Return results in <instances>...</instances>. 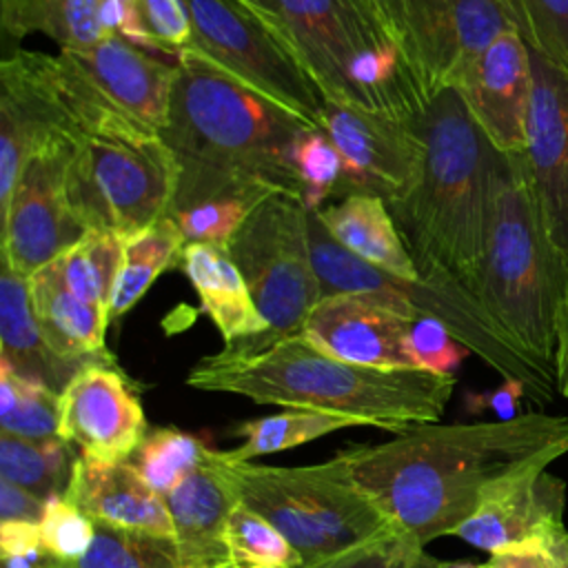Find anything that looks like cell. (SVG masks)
Instances as JSON below:
<instances>
[{
  "mask_svg": "<svg viewBox=\"0 0 568 568\" xmlns=\"http://www.w3.org/2000/svg\"><path fill=\"white\" fill-rule=\"evenodd\" d=\"M550 568H568V530H564L550 546Z\"/></svg>",
  "mask_w": 568,
  "mask_h": 568,
  "instance_id": "obj_48",
  "label": "cell"
},
{
  "mask_svg": "<svg viewBox=\"0 0 568 568\" xmlns=\"http://www.w3.org/2000/svg\"><path fill=\"white\" fill-rule=\"evenodd\" d=\"M144 433V408L113 359L82 366L62 388L58 437L78 446L80 455L104 462L131 459Z\"/></svg>",
  "mask_w": 568,
  "mask_h": 568,
  "instance_id": "obj_17",
  "label": "cell"
},
{
  "mask_svg": "<svg viewBox=\"0 0 568 568\" xmlns=\"http://www.w3.org/2000/svg\"><path fill=\"white\" fill-rule=\"evenodd\" d=\"M71 466L64 439H27L0 430V479L49 499L51 495H64Z\"/></svg>",
  "mask_w": 568,
  "mask_h": 568,
  "instance_id": "obj_32",
  "label": "cell"
},
{
  "mask_svg": "<svg viewBox=\"0 0 568 568\" xmlns=\"http://www.w3.org/2000/svg\"><path fill=\"white\" fill-rule=\"evenodd\" d=\"M122 237L113 233L89 231L75 246L51 262L64 286L82 302L98 308L109 322L111 293L122 262Z\"/></svg>",
  "mask_w": 568,
  "mask_h": 568,
  "instance_id": "obj_30",
  "label": "cell"
},
{
  "mask_svg": "<svg viewBox=\"0 0 568 568\" xmlns=\"http://www.w3.org/2000/svg\"><path fill=\"white\" fill-rule=\"evenodd\" d=\"M244 2H246V4H251L253 9H257L260 13H264L271 22H275L280 29H284V31H286L277 0H244Z\"/></svg>",
  "mask_w": 568,
  "mask_h": 568,
  "instance_id": "obj_49",
  "label": "cell"
},
{
  "mask_svg": "<svg viewBox=\"0 0 568 568\" xmlns=\"http://www.w3.org/2000/svg\"><path fill=\"white\" fill-rule=\"evenodd\" d=\"M180 162L158 133H93L73 144L67 195L89 231L122 240L166 217Z\"/></svg>",
  "mask_w": 568,
  "mask_h": 568,
  "instance_id": "obj_10",
  "label": "cell"
},
{
  "mask_svg": "<svg viewBox=\"0 0 568 568\" xmlns=\"http://www.w3.org/2000/svg\"><path fill=\"white\" fill-rule=\"evenodd\" d=\"M530 51L568 73V0H497Z\"/></svg>",
  "mask_w": 568,
  "mask_h": 568,
  "instance_id": "obj_36",
  "label": "cell"
},
{
  "mask_svg": "<svg viewBox=\"0 0 568 568\" xmlns=\"http://www.w3.org/2000/svg\"><path fill=\"white\" fill-rule=\"evenodd\" d=\"M226 544L240 568H302V559L291 541L240 499L229 515Z\"/></svg>",
  "mask_w": 568,
  "mask_h": 568,
  "instance_id": "obj_37",
  "label": "cell"
},
{
  "mask_svg": "<svg viewBox=\"0 0 568 568\" xmlns=\"http://www.w3.org/2000/svg\"><path fill=\"white\" fill-rule=\"evenodd\" d=\"M255 568H271V566H255Z\"/></svg>",
  "mask_w": 568,
  "mask_h": 568,
  "instance_id": "obj_52",
  "label": "cell"
},
{
  "mask_svg": "<svg viewBox=\"0 0 568 568\" xmlns=\"http://www.w3.org/2000/svg\"><path fill=\"white\" fill-rule=\"evenodd\" d=\"M175 64L169 124L162 131L180 162L171 204L229 189L302 200L293 153L297 140L317 126L191 49Z\"/></svg>",
  "mask_w": 568,
  "mask_h": 568,
  "instance_id": "obj_2",
  "label": "cell"
},
{
  "mask_svg": "<svg viewBox=\"0 0 568 568\" xmlns=\"http://www.w3.org/2000/svg\"><path fill=\"white\" fill-rule=\"evenodd\" d=\"M38 526L44 555L60 561H71L84 555L95 535V521L64 495H51L47 499Z\"/></svg>",
  "mask_w": 568,
  "mask_h": 568,
  "instance_id": "obj_40",
  "label": "cell"
},
{
  "mask_svg": "<svg viewBox=\"0 0 568 568\" xmlns=\"http://www.w3.org/2000/svg\"><path fill=\"white\" fill-rule=\"evenodd\" d=\"M268 331L260 337L226 344L251 353L302 331L311 308L324 297L308 246V211L302 200L268 195L229 242Z\"/></svg>",
  "mask_w": 568,
  "mask_h": 568,
  "instance_id": "obj_11",
  "label": "cell"
},
{
  "mask_svg": "<svg viewBox=\"0 0 568 568\" xmlns=\"http://www.w3.org/2000/svg\"><path fill=\"white\" fill-rule=\"evenodd\" d=\"M29 295L36 320L55 357L73 368L111 359L104 348L111 322L98 308L75 297L53 264L42 266L29 277Z\"/></svg>",
  "mask_w": 568,
  "mask_h": 568,
  "instance_id": "obj_24",
  "label": "cell"
},
{
  "mask_svg": "<svg viewBox=\"0 0 568 568\" xmlns=\"http://www.w3.org/2000/svg\"><path fill=\"white\" fill-rule=\"evenodd\" d=\"M206 455L209 446H204L197 437L178 428H158L142 439L131 462L151 484V488L164 497L191 470L204 464Z\"/></svg>",
  "mask_w": 568,
  "mask_h": 568,
  "instance_id": "obj_35",
  "label": "cell"
},
{
  "mask_svg": "<svg viewBox=\"0 0 568 568\" xmlns=\"http://www.w3.org/2000/svg\"><path fill=\"white\" fill-rule=\"evenodd\" d=\"M428 104L453 89L464 69L513 29L497 0H373Z\"/></svg>",
  "mask_w": 568,
  "mask_h": 568,
  "instance_id": "obj_13",
  "label": "cell"
},
{
  "mask_svg": "<svg viewBox=\"0 0 568 568\" xmlns=\"http://www.w3.org/2000/svg\"><path fill=\"white\" fill-rule=\"evenodd\" d=\"M215 462L235 497L291 541L302 568H313L393 526L353 479L342 453L311 466L231 462L222 450H215Z\"/></svg>",
  "mask_w": 568,
  "mask_h": 568,
  "instance_id": "obj_7",
  "label": "cell"
},
{
  "mask_svg": "<svg viewBox=\"0 0 568 568\" xmlns=\"http://www.w3.org/2000/svg\"><path fill=\"white\" fill-rule=\"evenodd\" d=\"M408 353L415 368L435 375H453L462 359L470 353L453 333L433 317H417L408 333Z\"/></svg>",
  "mask_w": 568,
  "mask_h": 568,
  "instance_id": "obj_41",
  "label": "cell"
},
{
  "mask_svg": "<svg viewBox=\"0 0 568 568\" xmlns=\"http://www.w3.org/2000/svg\"><path fill=\"white\" fill-rule=\"evenodd\" d=\"M47 71L78 140L93 133H158L169 124L178 64L118 33L47 55Z\"/></svg>",
  "mask_w": 568,
  "mask_h": 568,
  "instance_id": "obj_9",
  "label": "cell"
},
{
  "mask_svg": "<svg viewBox=\"0 0 568 568\" xmlns=\"http://www.w3.org/2000/svg\"><path fill=\"white\" fill-rule=\"evenodd\" d=\"M311 260L324 295L368 293L408 308L415 317L442 322L457 342L481 357L504 379H519L535 402H550L555 377L528 359L490 320L473 291L448 275H419V280L395 277L348 248H344L308 211Z\"/></svg>",
  "mask_w": 568,
  "mask_h": 568,
  "instance_id": "obj_8",
  "label": "cell"
},
{
  "mask_svg": "<svg viewBox=\"0 0 568 568\" xmlns=\"http://www.w3.org/2000/svg\"><path fill=\"white\" fill-rule=\"evenodd\" d=\"M286 33L328 102L395 118L426 106L373 0H277Z\"/></svg>",
  "mask_w": 568,
  "mask_h": 568,
  "instance_id": "obj_6",
  "label": "cell"
},
{
  "mask_svg": "<svg viewBox=\"0 0 568 568\" xmlns=\"http://www.w3.org/2000/svg\"><path fill=\"white\" fill-rule=\"evenodd\" d=\"M351 426H364V424L359 419L344 417V415L288 408L277 415L244 422L235 430V435L242 437V444L231 450H224V457L231 462H251L253 457L295 448L300 444L313 442L322 435L351 428Z\"/></svg>",
  "mask_w": 568,
  "mask_h": 568,
  "instance_id": "obj_31",
  "label": "cell"
},
{
  "mask_svg": "<svg viewBox=\"0 0 568 568\" xmlns=\"http://www.w3.org/2000/svg\"><path fill=\"white\" fill-rule=\"evenodd\" d=\"M64 497L93 521L173 537V521L164 497L151 488L129 459L75 457Z\"/></svg>",
  "mask_w": 568,
  "mask_h": 568,
  "instance_id": "obj_22",
  "label": "cell"
},
{
  "mask_svg": "<svg viewBox=\"0 0 568 568\" xmlns=\"http://www.w3.org/2000/svg\"><path fill=\"white\" fill-rule=\"evenodd\" d=\"M38 568H180V561L173 537L95 521V535L84 555L71 561L44 555Z\"/></svg>",
  "mask_w": 568,
  "mask_h": 568,
  "instance_id": "obj_29",
  "label": "cell"
},
{
  "mask_svg": "<svg viewBox=\"0 0 568 568\" xmlns=\"http://www.w3.org/2000/svg\"><path fill=\"white\" fill-rule=\"evenodd\" d=\"M100 4L102 0H0V27L13 42L44 33L60 49L91 47L109 36L100 22Z\"/></svg>",
  "mask_w": 568,
  "mask_h": 568,
  "instance_id": "obj_27",
  "label": "cell"
},
{
  "mask_svg": "<svg viewBox=\"0 0 568 568\" xmlns=\"http://www.w3.org/2000/svg\"><path fill=\"white\" fill-rule=\"evenodd\" d=\"M532 98L519 162L541 229L568 277V73L530 51Z\"/></svg>",
  "mask_w": 568,
  "mask_h": 568,
  "instance_id": "obj_16",
  "label": "cell"
},
{
  "mask_svg": "<svg viewBox=\"0 0 568 568\" xmlns=\"http://www.w3.org/2000/svg\"><path fill=\"white\" fill-rule=\"evenodd\" d=\"M552 373H555L557 393L568 399V288L564 293V300H561L559 313H557Z\"/></svg>",
  "mask_w": 568,
  "mask_h": 568,
  "instance_id": "obj_47",
  "label": "cell"
},
{
  "mask_svg": "<svg viewBox=\"0 0 568 568\" xmlns=\"http://www.w3.org/2000/svg\"><path fill=\"white\" fill-rule=\"evenodd\" d=\"M417 317L368 293L324 295L306 315L302 335L324 353L373 368H415L408 353L410 324Z\"/></svg>",
  "mask_w": 568,
  "mask_h": 568,
  "instance_id": "obj_20",
  "label": "cell"
},
{
  "mask_svg": "<svg viewBox=\"0 0 568 568\" xmlns=\"http://www.w3.org/2000/svg\"><path fill=\"white\" fill-rule=\"evenodd\" d=\"M184 2L191 16L186 49L320 129L324 98L284 29L244 0Z\"/></svg>",
  "mask_w": 568,
  "mask_h": 568,
  "instance_id": "obj_12",
  "label": "cell"
},
{
  "mask_svg": "<svg viewBox=\"0 0 568 568\" xmlns=\"http://www.w3.org/2000/svg\"><path fill=\"white\" fill-rule=\"evenodd\" d=\"M528 395V388L519 379H504L497 388L488 393H466L464 406L468 413H481V410H493L499 422L513 419L519 413V402L521 397Z\"/></svg>",
  "mask_w": 568,
  "mask_h": 568,
  "instance_id": "obj_43",
  "label": "cell"
},
{
  "mask_svg": "<svg viewBox=\"0 0 568 568\" xmlns=\"http://www.w3.org/2000/svg\"><path fill=\"white\" fill-rule=\"evenodd\" d=\"M295 169L302 184V204L317 213L322 204L337 193L342 180V155L322 129H308L295 144Z\"/></svg>",
  "mask_w": 568,
  "mask_h": 568,
  "instance_id": "obj_39",
  "label": "cell"
},
{
  "mask_svg": "<svg viewBox=\"0 0 568 568\" xmlns=\"http://www.w3.org/2000/svg\"><path fill=\"white\" fill-rule=\"evenodd\" d=\"M320 129L342 155L339 195L368 193L395 204L417 186L424 164L417 118H395L324 100Z\"/></svg>",
  "mask_w": 568,
  "mask_h": 568,
  "instance_id": "obj_14",
  "label": "cell"
},
{
  "mask_svg": "<svg viewBox=\"0 0 568 568\" xmlns=\"http://www.w3.org/2000/svg\"><path fill=\"white\" fill-rule=\"evenodd\" d=\"M424 548L406 528L393 524L377 537L313 568H437L439 559L430 557Z\"/></svg>",
  "mask_w": 568,
  "mask_h": 568,
  "instance_id": "obj_38",
  "label": "cell"
},
{
  "mask_svg": "<svg viewBox=\"0 0 568 568\" xmlns=\"http://www.w3.org/2000/svg\"><path fill=\"white\" fill-rule=\"evenodd\" d=\"M47 499L36 493L0 479V521H31L40 524Z\"/></svg>",
  "mask_w": 568,
  "mask_h": 568,
  "instance_id": "obj_44",
  "label": "cell"
},
{
  "mask_svg": "<svg viewBox=\"0 0 568 568\" xmlns=\"http://www.w3.org/2000/svg\"><path fill=\"white\" fill-rule=\"evenodd\" d=\"M184 246L186 240L169 215L124 240L122 262L109 306L111 322L129 313L144 297L158 275L180 266Z\"/></svg>",
  "mask_w": 568,
  "mask_h": 568,
  "instance_id": "obj_28",
  "label": "cell"
},
{
  "mask_svg": "<svg viewBox=\"0 0 568 568\" xmlns=\"http://www.w3.org/2000/svg\"><path fill=\"white\" fill-rule=\"evenodd\" d=\"M0 430L27 439L58 437L60 393L0 362Z\"/></svg>",
  "mask_w": 568,
  "mask_h": 568,
  "instance_id": "obj_34",
  "label": "cell"
},
{
  "mask_svg": "<svg viewBox=\"0 0 568 568\" xmlns=\"http://www.w3.org/2000/svg\"><path fill=\"white\" fill-rule=\"evenodd\" d=\"M437 568H484V566L473 561H439Z\"/></svg>",
  "mask_w": 568,
  "mask_h": 568,
  "instance_id": "obj_51",
  "label": "cell"
},
{
  "mask_svg": "<svg viewBox=\"0 0 568 568\" xmlns=\"http://www.w3.org/2000/svg\"><path fill=\"white\" fill-rule=\"evenodd\" d=\"M564 510V479L548 473V464H532L488 486L455 537L490 555L517 546H550L566 530Z\"/></svg>",
  "mask_w": 568,
  "mask_h": 568,
  "instance_id": "obj_18",
  "label": "cell"
},
{
  "mask_svg": "<svg viewBox=\"0 0 568 568\" xmlns=\"http://www.w3.org/2000/svg\"><path fill=\"white\" fill-rule=\"evenodd\" d=\"M484 568H550L548 546H517L493 552Z\"/></svg>",
  "mask_w": 568,
  "mask_h": 568,
  "instance_id": "obj_46",
  "label": "cell"
},
{
  "mask_svg": "<svg viewBox=\"0 0 568 568\" xmlns=\"http://www.w3.org/2000/svg\"><path fill=\"white\" fill-rule=\"evenodd\" d=\"M180 268L195 288L202 311L211 317L224 344L260 337L268 331L226 246L204 242L186 244Z\"/></svg>",
  "mask_w": 568,
  "mask_h": 568,
  "instance_id": "obj_23",
  "label": "cell"
},
{
  "mask_svg": "<svg viewBox=\"0 0 568 568\" xmlns=\"http://www.w3.org/2000/svg\"><path fill=\"white\" fill-rule=\"evenodd\" d=\"M186 384L255 404L344 415L364 426L404 433L444 415L455 375L351 364L295 333L260 351L222 348L206 355L189 371Z\"/></svg>",
  "mask_w": 568,
  "mask_h": 568,
  "instance_id": "obj_3",
  "label": "cell"
},
{
  "mask_svg": "<svg viewBox=\"0 0 568 568\" xmlns=\"http://www.w3.org/2000/svg\"><path fill=\"white\" fill-rule=\"evenodd\" d=\"M75 142L40 149L24 164L2 217V262L31 277L75 246L89 229L67 195V166Z\"/></svg>",
  "mask_w": 568,
  "mask_h": 568,
  "instance_id": "obj_15",
  "label": "cell"
},
{
  "mask_svg": "<svg viewBox=\"0 0 568 568\" xmlns=\"http://www.w3.org/2000/svg\"><path fill=\"white\" fill-rule=\"evenodd\" d=\"M0 362L22 377L38 379L62 393L80 371L55 357L36 320L29 277L2 262L0 268Z\"/></svg>",
  "mask_w": 568,
  "mask_h": 568,
  "instance_id": "obj_26",
  "label": "cell"
},
{
  "mask_svg": "<svg viewBox=\"0 0 568 568\" xmlns=\"http://www.w3.org/2000/svg\"><path fill=\"white\" fill-rule=\"evenodd\" d=\"M155 51L178 55L191 40V16L184 0H135Z\"/></svg>",
  "mask_w": 568,
  "mask_h": 568,
  "instance_id": "obj_42",
  "label": "cell"
},
{
  "mask_svg": "<svg viewBox=\"0 0 568 568\" xmlns=\"http://www.w3.org/2000/svg\"><path fill=\"white\" fill-rule=\"evenodd\" d=\"M566 288L568 277L541 229L519 162L504 155L475 297L497 328L552 377L557 313Z\"/></svg>",
  "mask_w": 568,
  "mask_h": 568,
  "instance_id": "obj_5",
  "label": "cell"
},
{
  "mask_svg": "<svg viewBox=\"0 0 568 568\" xmlns=\"http://www.w3.org/2000/svg\"><path fill=\"white\" fill-rule=\"evenodd\" d=\"M488 142L506 158L521 155L528 140L532 58L524 38L499 33L453 87Z\"/></svg>",
  "mask_w": 568,
  "mask_h": 568,
  "instance_id": "obj_19",
  "label": "cell"
},
{
  "mask_svg": "<svg viewBox=\"0 0 568 568\" xmlns=\"http://www.w3.org/2000/svg\"><path fill=\"white\" fill-rule=\"evenodd\" d=\"M40 557V526L31 521H0V557Z\"/></svg>",
  "mask_w": 568,
  "mask_h": 568,
  "instance_id": "obj_45",
  "label": "cell"
},
{
  "mask_svg": "<svg viewBox=\"0 0 568 568\" xmlns=\"http://www.w3.org/2000/svg\"><path fill=\"white\" fill-rule=\"evenodd\" d=\"M266 197L268 193L251 189L220 191L186 204H175L166 215L180 226L186 244L204 242L229 246L253 209Z\"/></svg>",
  "mask_w": 568,
  "mask_h": 568,
  "instance_id": "obj_33",
  "label": "cell"
},
{
  "mask_svg": "<svg viewBox=\"0 0 568 568\" xmlns=\"http://www.w3.org/2000/svg\"><path fill=\"white\" fill-rule=\"evenodd\" d=\"M317 217L344 248L364 262L402 280H419V271L386 200L368 193H351L335 204L322 206Z\"/></svg>",
  "mask_w": 568,
  "mask_h": 568,
  "instance_id": "obj_25",
  "label": "cell"
},
{
  "mask_svg": "<svg viewBox=\"0 0 568 568\" xmlns=\"http://www.w3.org/2000/svg\"><path fill=\"white\" fill-rule=\"evenodd\" d=\"M424 164L417 186L388 204L419 275H448L475 293L495 175L504 155L446 89L417 115Z\"/></svg>",
  "mask_w": 568,
  "mask_h": 568,
  "instance_id": "obj_4",
  "label": "cell"
},
{
  "mask_svg": "<svg viewBox=\"0 0 568 568\" xmlns=\"http://www.w3.org/2000/svg\"><path fill=\"white\" fill-rule=\"evenodd\" d=\"M180 568H240L226 544V524L237 497L209 448L204 464L164 495Z\"/></svg>",
  "mask_w": 568,
  "mask_h": 568,
  "instance_id": "obj_21",
  "label": "cell"
},
{
  "mask_svg": "<svg viewBox=\"0 0 568 568\" xmlns=\"http://www.w3.org/2000/svg\"><path fill=\"white\" fill-rule=\"evenodd\" d=\"M40 557H22V555H16V557H2V568H38Z\"/></svg>",
  "mask_w": 568,
  "mask_h": 568,
  "instance_id": "obj_50",
  "label": "cell"
},
{
  "mask_svg": "<svg viewBox=\"0 0 568 568\" xmlns=\"http://www.w3.org/2000/svg\"><path fill=\"white\" fill-rule=\"evenodd\" d=\"M359 488L419 544L455 535L488 486L568 455V415L419 424L388 442L342 450Z\"/></svg>",
  "mask_w": 568,
  "mask_h": 568,
  "instance_id": "obj_1",
  "label": "cell"
}]
</instances>
